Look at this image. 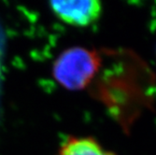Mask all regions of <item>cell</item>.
Returning a JSON list of instances; mask_svg holds the SVG:
<instances>
[{"label":"cell","mask_w":156,"mask_h":155,"mask_svg":"<svg viewBox=\"0 0 156 155\" xmlns=\"http://www.w3.org/2000/svg\"><path fill=\"white\" fill-rule=\"evenodd\" d=\"M102 65L97 51L77 46L60 53L52 65L54 79L67 90L80 91L86 88L97 75Z\"/></svg>","instance_id":"6da1fadb"},{"label":"cell","mask_w":156,"mask_h":155,"mask_svg":"<svg viewBox=\"0 0 156 155\" xmlns=\"http://www.w3.org/2000/svg\"><path fill=\"white\" fill-rule=\"evenodd\" d=\"M50 9L62 22L77 27H87L99 21L103 5L98 0L51 1Z\"/></svg>","instance_id":"7a4b0ae2"},{"label":"cell","mask_w":156,"mask_h":155,"mask_svg":"<svg viewBox=\"0 0 156 155\" xmlns=\"http://www.w3.org/2000/svg\"><path fill=\"white\" fill-rule=\"evenodd\" d=\"M57 155H117L106 150L92 136L69 137L62 144Z\"/></svg>","instance_id":"3957f363"}]
</instances>
